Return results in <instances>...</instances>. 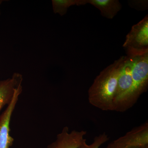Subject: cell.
Returning <instances> with one entry per match:
<instances>
[{"label":"cell","instance_id":"9","mask_svg":"<svg viewBox=\"0 0 148 148\" xmlns=\"http://www.w3.org/2000/svg\"><path fill=\"white\" fill-rule=\"evenodd\" d=\"M87 3L98 9L101 15L108 19H112L122 8L118 0H87Z\"/></svg>","mask_w":148,"mask_h":148},{"label":"cell","instance_id":"10","mask_svg":"<svg viewBox=\"0 0 148 148\" xmlns=\"http://www.w3.org/2000/svg\"><path fill=\"white\" fill-rule=\"evenodd\" d=\"M87 4V0H53L52 5L53 12L61 16L64 15L68 8L73 5H84Z\"/></svg>","mask_w":148,"mask_h":148},{"label":"cell","instance_id":"1","mask_svg":"<svg viewBox=\"0 0 148 148\" xmlns=\"http://www.w3.org/2000/svg\"><path fill=\"white\" fill-rule=\"evenodd\" d=\"M127 56H122L96 77L88 90L90 105L103 111H113L118 79Z\"/></svg>","mask_w":148,"mask_h":148},{"label":"cell","instance_id":"11","mask_svg":"<svg viewBox=\"0 0 148 148\" xmlns=\"http://www.w3.org/2000/svg\"><path fill=\"white\" fill-rule=\"evenodd\" d=\"M109 140L108 136L106 132H104L95 137L93 142L90 145L87 144L86 140H85L78 148H99Z\"/></svg>","mask_w":148,"mask_h":148},{"label":"cell","instance_id":"14","mask_svg":"<svg viewBox=\"0 0 148 148\" xmlns=\"http://www.w3.org/2000/svg\"><path fill=\"white\" fill-rule=\"evenodd\" d=\"M2 2V1H1V0H0V5L1 4ZM0 14H1V12H0Z\"/></svg>","mask_w":148,"mask_h":148},{"label":"cell","instance_id":"4","mask_svg":"<svg viewBox=\"0 0 148 148\" xmlns=\"http://www.w3.org/2000/svg\"><path fill=\"white\" fill-rule=\"evenodd\" d=\"M148 145V122L132 128L125 135L114 140L106 148H130Z\"/></svg>","mask_w":148,"mask_h":148},{"label":"cell","instance_id":"8","mask_svg":"<svg viewBox=\"0 0 148 148\" xmlns=\"http://www.w3.org/2000/svg\"><path fill=\"white\" fill-rule=\"evenodd\" d=\"M22 79L21 74L15 73L11 78L0 81V111L11 102L16 88L21 84Z\"/></svg>","mask_w":148,"mask_h":148},{"label":"cell","instance_id":"3","mask_svg":"<svg viewBox=\"0 0 148 148\" xmlns=\"http://www.w3.org/2000/svg\"><path fill=\"white\" fill-rule=\"evenodd\" d=\"M123 46L128 56H135L148 51V15L132 26L126 35Z\"/></svg>","mask_w":148,"mask_h":148},{"label":"cell","instance_id":"2","mask_svg":"<svg viewBox=\"0 0 148 148\" xmlns=\"http://www.w3.org/2000/svg\"><path fill=\"white\" fill-rule=\"evenodd\" d=\"M129 57L132 60V86L128 93L114 107V111L122 112L129 110L147 89L148 51Z\"/></svg>","mask_w":148,"mask_h":148},{"label":"cell","instance_id":"12","mask_svg":"<svg viewBox=\"0 0 148 148\" xmlns=\"http://www.w3.org/2000/svg\"><path fill=\"white\" fill-rule=\"evenodd\" d=\"M130 6L139 10H145L148 8V1H130Z\"/></svg>","mask_w":148,"mask_h":148},{"label":"cell","instance_id":"7","mask_svg":"<svg viewBox=\"0 0 148 148\" xmlns=\"http://www.w3.org/2000/svg\"><path fill=\"white\" fill-rule=\"evenodd\" d=\"M132 58L127 56V58L123 66L118 79L116 89L114 96L113 109L114 107L128 93L132 86Z\"/></svg>","mask_w":148,"mask_h":148},{"label":"cell","instance_id":"6","mask_svg":"<svg viewBox=\"0 0 148 148\" xmlns=\"http://www.w3.org/2000/svg\"><path fill=\"white\" fill-rule=\"evenodd\" d=\"M84 130H73L69 132V127H64L56 136L55 141L48 146L47 148H78L86 139Z\"/></svg>","mask_w":148,"mask_h":148},{"label":"cell","instance_id":"13","mask_svg":"<svg viewBox=\"0 0 148 148\" xmlns=\"http://www.w3.org/2000/svg\"><path fill=\"white\" fill-rule=\"evenodd\" d=\"M130 148H148V145L145 146H136V147Z\"/></svg>","mask_w":148,"mask_h":148},{"label":"cell","instance_id":"5","mask_svg":"<svg viewBox=\"0 0 148 148\" xmlns=\"http://www.w3.org/2000/svg\"><path fill=\"white\" fill-rule=\"evenodd\" d=\"M21 91V85L16 88L11 102L0 116V148H10L13 145L14 139L10 135V125L12 115Z\"/></svg>","mask_w":148,"mask_h":148}]
</instances>
